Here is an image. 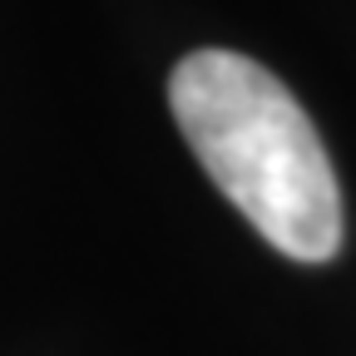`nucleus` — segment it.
<instances>
[{
  "mask_svg": "<svg viewBox=\"0 0 356 356\" xmlns=\"http://www.w3.org/2000/svg\"><path fill=\"white\" fill-rule=\"evenodd\" d=\"M168 109L222 198L277 252L337 257L346 233L337 168L273 70L233 50H193L168 74Z\"/></svg>",
  "mask_w": 356,
  "mask_h": 356,
  "instance_id": "1",
  "label": "nucleus"
}]
</instances>
